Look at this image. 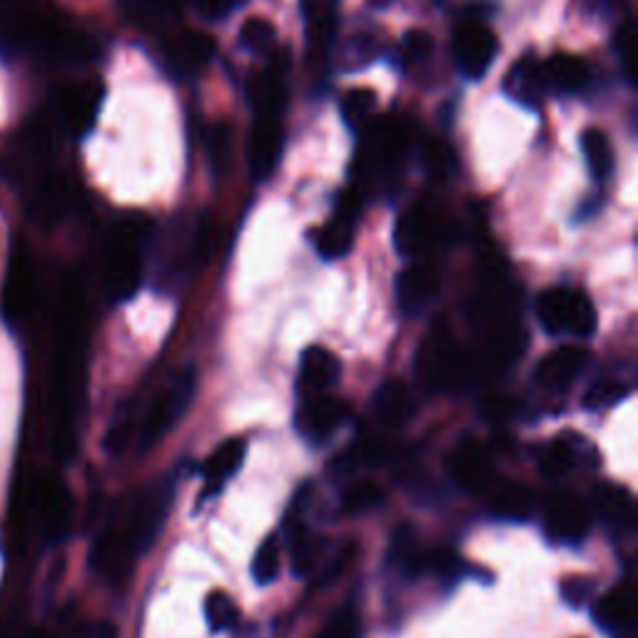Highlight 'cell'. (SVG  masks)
I'll list each match as a JSON object with an SVG mask.
<instances>
[{
    "mask_svg": "<svg viewBox=\"0 0 638 638\" xmlns=\"http://www.w3.org/2000/svg\"><path fill=\"white\" fill-rule=\"evenodd\" d=\"M28 524L45 544L63 541L73 524V496L65 482L55 474H40L33 479L26 499Z\"/></svg>",
    "mask_w": 638,
    "mask_h": 638,
    "instance_id": "1",
    "label": "cell"
},
{
    "mask_svg": "<svg viewBox=\"0 0 638 638\" xmlns=\"http://www.w3.org/2000/svg\"><path fill=\"white\" fill-rule=\"evenodd\" d=\"M38 307V270L36 260L26 245H16L10 252L3 292H0V310L8 327L23 330L33 320Z\"/></svg>",
    "mask_w": 638,
    "mask_h": 638,
    "instance_id": "2",
    "label": "cell"
},
{
    "mask_svg": "<svg viewBox=\"0 0 638 638\" xmlns=\"http://www.w3.org/2000/svg\"><path fill=\"white\" fill-rule=\"evenodd\" d=\"M539 322L549 334L571 332L576 337H591L599 317L584 292L554 287L539 297Z\"/></svg>",
    "mask_w": 638,
    "mask_h": 638,
    "instance_id": "3",
    "label": "cell"
},
{
    "mask_svg": "<svg viewBox=\"0 0 638 638\" xmlns=\"http://www.w3.org/2000/svg\"><path fill=\"white\" fill-rule=\"evenodd\" d=\"M195 387H198L195 372L182 369L178 377L170 382V387L158 394L145 414L143 427H140V449H150L155 442H160L172 427H175V422L188 412L192 397H195Z\"/></svg>",
    "mask_w": 638,
    "mask_h": 638,
    "instance_id": "4",
    "label": "cell"
},
{
    "mask_svg": "<svg viewBox=\"0 0 638 638\" xmlns=\"http://www.w3.org/2000/svg\"><path fill=\"white\" fill-rule=\"evenodd\" d=\"M140 250L135 232L120 227L113 237L108 240L103 255V280L105 290L113 300H130L140 287Z\"/></svg>",
    "mask_w": 638,
    "mask_h": 638,
    "instance_id": "5",
    "label": "cell"
},
{
    "mask_svg": "<svg viewBox=\"0 0 638 638\" xmlns=\"http://www.w3.org/2000/svg\"><path fill=\"white\" fill-rule=\"evenodd\" d=\"M454 63H457L459 73L467 80H479L492 68L496 53H499V43L496 36L477 18L464 20L454 33Z\"/></svg>",
    "mask_w": 638,
    "mask_h": 638,
    "instance_id": "6",
    "label": "cell"
},
{
    "mask_svg": "<svg viewBox=\"0 0 638 638\" xmlns=\"http://www.w3.org/2000/svg\"><path fill=\"white\" fill-rule=\"evenodd\" d=\"M462 374V359L454 347L449 334L439 324L434 327L417 354V377L427 389L449 387Z\"/></svg>",
    "mask_w": 638,
    "mask_h": 638,
    "instance_id": "7",
    "label": "cell"
},
{
    "mask_svg": "<svg viewBox=\"0 0 638 638\" xmlns=\"http://www.w3.org/2000/svg\"><path fill=\"white\" fill-rule=\"evenodd\" d=\"M362 212V192L347 188L340 192L337 210L332 220L317 232V252L324 260H340L347 255L354 245V230Z\"/></svg>",
    "mask_w": 638,
    "mask_h": 638,
    "instance_id": "8",
    "label": "cell"
},
{
    "mask_svg": "<svg viewBox=\"0 0 638 638\" xmlns=\"http://www.w3.org/2000/svg\"><path fill=\"white\" fill-rule=\"evenodd\" d=\"M544 509L546 534H549L551 541L574 546L586 539V534L591 529V512L586 509V504L576 499L574 494H551L549 499H546Z\"/></svg>",
    "mask_w": 638,
    "mask_h": 638,
    "instance_id": "9",
    "label": "cell"
},
{
    "mask_svg": "<svg viewBox=\"0 0 638 638\" xmlns=\"http://www.w3.org/2000/svg\"><path fill=\"white\" fill-rule=\"evenodd\" d=\"M442 235V225L437 215L424 205H412L404 210L397 227H394V247L402 257H417L424 250L432 247Z\"/></svg>",
    "mask_w": 638,
    "mask_h": 638,
    "instance_id": "10",
    "label": "cell"
},
{
    "mask_svg": "<svg viewBox=\"0 0 638 638\" xmlns=\"http://www.w3.org/2000/svg\"><path fill=\"white\" fill-rule=\"evenodd\" d=\"M347 414L350 409L342 399H334L330 394H312L297 409V429L310 442H324L342 427Z\"/></svg>",
    "mask_w": 638,
    "mask_h": 638,
    "instance_id": "11",
    "label": "cell"
},
{
    "mask_svg": "<svg viewBox=\"0 0 638 638\" xmlns=\"http://www.w3.org/2000/svg\"><path fill=\"white\" fill-rule=\"evenodd\" d=\"M282 148H285V133H282L277 118H260L257 123L252 125L247 138V160L252 178L267 180L277 168Z\"/></svg>",
    "mask_w": 638,
    "mask_h": 638,
    "instance_id": "12",
    "label": "cell"
},
{
    "mask_svg": "<svg viewBox=\"0 0 638 638\" xmlns=\"http://www.w3.org/2000/svg\"><path fill=\"white\" fill-rule=\"evenodd\" d=\"M212 58H215V43L207 36L185 30L170 40L168 45V63L178 75H198L205 70Z\"/></svg>",
    "mask_w": 638,
    "mask_h": 638,
    "instance_id": "13",
    "label": "cell"
},
{
    "mask_svg": "<svg viewBox=\"0 0 638 638\" xmlns=\"http://www.w3.org/2000/svg\"><path fill=\"white\" fill-rule=\"evenodd\" d=\"M504 93L514 103H519L529 110H539L549 88H546L541 63L534 58H524L516 63L504 78Z\"/></svg>",
    "mask_w": 638,
    "mask_h": 638,
    "instance_id": "14",
    "label": "cell"
},
{
    "mask_svg": "<svg viewBox=\"0 0 638 638\" xmlns=\"http://www.w3.org/2000/svg\"><path fill=\"white\" fill-rule=\"evenodd\" d=\"M439 292V277L429 265H412L397 277V300L407 315H419Z\"/></svg>",
    "mask_w": 638,
    "mask_h": 638,
    "instance_id": "15",
    "label": "cell"
},
{
    "mask_svg": "<svg viewBox=\"0 0 638 638\" xmlns=\"http://www.w3.org/2000/svg\"><path fill=\"white\" fill-rule=\"evenodd\" d=\"M544 80L549 93L561 95H576L584 93L591 83V68L586 65V60L569 55V53H556L546 63H541Z\"/></svg>",
    "mask_w": 638,
    "mask_h": 638,
    "instance_id": "16",
    "label": "cell"
},
{
    "mask_svg": "<svg viewBox=\"0 0 638 638\" xmlns=\"http://www.w3.org/2000/svg\"><path fill=\"white\" fill-rule=\"evenodd\" d=\"M340 359L327 347H312L305 350L300 359V389L305 392V397L312 394H324L330 387H334L340 379Z\"/></svg>",
    "mask_w": 638,
    "mask_h": 638,
    "instance_id": "17",
    "label": "cell"
},
{
    "mask_svg": "<svg viewBox=\"0 0 638 638\" xmlns=\"http://www.w3.org/2000/svg\"><path fill=\"white\" fill-rule=\"evenodd\" d=\"M100 108V93L93 85L65 88L58 98V115L73 133L83 135L93 128V120Z\"/></svg>",
    "mask_w": 638,
    "mask_h": 638,
    "instance_id": "18",
    "label": "cell"
},
{
    "mask_svg": "<svg viewBox=\"0 0 638 638\" xmlns=\"http://www.w3.org/2000/svg\"><path fill=\"white\" fill-rule=\"evenodd\" d=\"M594 621L609 634H626L636 624V599L629 586H616L594 604Z\"/></svg>",
    "mask_w": 638,
    "mask_h": 638,
    "instance_id": "19",
    "label": "cell"
},
{
    "mask_svg": "<svg viewBox=\"0 0 638 638\" xmlns=\"http://www.w3.org/2000/svg\"><path fill=\"white\" fill-rule=\"evenodd\" d=\"M250 105L257 118H277L287 103V80L280 70H262L247 83Z\"/></svg>",
    "mask_w": 638,
    "mask_h": 638,
    "instance_id": "20",
    "label": "cell"
},
{
    "mask_svg": "<svg viewBox=\"0 0 638 638\" xmlns=\"http://www.w3.org/2000/svg\"><path fill=\"white\" fill-rule=\"evenodd\" d=\"M586 364V352L579 347H559L546 354L536 367V379L546 389H566L579 377Z\"/></svg>",
    "mask_w": 638,
    "mask_h": 638,
    "instance_id": "21",
    "label": "cell"
},
{
    "mask_svg": "<svg viewBox=\"0 0 638 638\" xmlns=\"http://www.w3.org/2000/svg\"><path fill=\"white\" fill-rule=\"evenodd\" d=\"M70 207V190L60 178L40 180L30 195V215L43 225H53Z\"/></svg>",
    "mask_w": 638,
    "mask_h": 638,
    "instance_id": "22",
    "label": "cell"
},
{
    "mask_svg": "<svg viewBox=\"0 0 638 638\" xmlns=\"http://www.w3.org/2000/svg\"><path fill=\"white\" fill-rule=\"evenodd\" d=\"M372 407L382 424H387V427H397V424L407 422L414 414V399L402 382L389 379V382H384L377 392H374Z\"/></svg>",
    "mask_w": 638,
    "mask_h": 638,
    "instance_id": "23",
    "label": "cell"
},
{
    "mask_svg": "<svg viewBox=\"0 0 638 638\" xmlns=\"http://www.w3.org/2000/svg\"><path fill=\"white\" fill-rule=\"evenodd\" d=\"M449 469L454 479L469 492H482L492 477L486 454L482 452V447H474V444H462V447L452 454Z\"/></svg>",
    "mask_w": 638,
    "mask_h": 638,
    "instance_id": "24",
    "label": "cell"
},
{
    "mask_svg": "<svg viewBox=\"0 0 638 638\" xmlns=\"http://www.w3.org/2000/svg\"><path fill=\"white\" fill-rule=\"evenodd\" d=\"M242 459H245V442L227 439L225 444H220L215 454H212L205 464V489H207V494L222 492V486L235 477L237 469L242 467Z\"/></svg>",
    "mask_w": 638,
    "mask_h": 638,
    "instance_id": "25",
    "label": "cell"
},
{
    "mask_svg": "<svg viewBox=\"0 0 638 638\" xmlns=\"http://www.w3.org/2000/svg\"><path fill=\"white\" fill-rule=\"evenodd\" d=\"M392 559L397 561L399 571L407 576V579H419L422 574L429 571V554L419 549L417 536H414L409 526H402L397 536H394Z\"/></svg>",
    "mask_w": 638,
    "mask_h": 638,
    "instance_id": "26",
    "label": "cell"
},
{
    "mask_svg": "<svg viewBox=\"0 0 638 638\" xmlns=\"http://www.w3.org/2000/svg\"><path fill=\"white\" fill-rule=\"evenodd\" d=\"M581 153L596 182H606L614 172V148L601 130H586L581 135Z\"/></svg>",
    "mask_w": 638,
    "mask_h": 638,
    "instance_id": "27",
    "label": "cell"
},
{
    "mask_svg": "<svg viewBox=\"0 0 638 638\" xmlns=\"http://www.w3.org/2000/svg\"><path fill=\"white\" fill-rule=\"evenodd\" d=\"M596 506L606 521L611 526H619V529H634L636 521V509L631 494L621 489V486H604V489L596 494Z\"/></svg>",
    "mask_w": 638,
    "mask_h": 638,
    "instance_id": "28",
    "label": "cell"
},
{
    "mask_svg": "<svg viewBox=\"0 0 638 638\" xmlns=\"http://www.w3.org/2000/svg\"><path fill=\"white\" fill-rule=\"evenodd\" d=\"M494 509L504 519L526 521L534 514V494L521 484H506L494 496Z\"/></svg>",
    "mask_w": 638,
    "mask_h": 638,
    "instance_id": "29",
    "label": "cell"
},
{
    "mask_svg": "<svg viewBox=\"0 0 638 638\" xmlns=\"http://www.w3.org/2000/svg\"><path fill=\"white\" fill-rule=\"evenodd\" d=\"M374 108H377V95L367 88H354L347 95L342 98V118L352 130H364L369 125V118L374 115Z\"/></svg>",
    "mask_w": 638,
    "mask_h": 638,
    "instance_id": "30",
    "label": "cell"
},
{
    "mask_svg": "<svg viewBox=\"0 0 638 638\" xmlns=\"http://www.w3.org/2000/svg\"><path fill=\"white\" fill-rule=\"evenodd\" d=\"M205 619L212 631H232L240 621V609L225 591H212L205 599Z\"/></svg>",
    "mask_w": 638,
    "mask_h": 638,
    "instance_id": "31",
    "label": "cell"
},
{
    "mask_svg": "<svg viewBox=\"0 0 638 638\" xmlns=\"http://www.w3.org/2000/svg\"><path fill=\"white\" fill-rule=\"evenodd\" d=\"M277 43V30L265 18H247L240 28V45L250 53H267Z\"/></svg>",
    "mask_w": 638,
    "mask_h": 638,
    "instance_id": "32",
    "label": "cell"
},
{
    "mask_svg": "<svg viewBox=\"0 0 638 638\" xmlns=\"http://www.w3.org/2000/svg\"><path fill=\"white\" fill-rule=\"evenodd\" d=\"M252 576H255L260 586H267L280 576V539L275 534H270L267 539L260 544L255 561H252Z\"/></svg>",
    "mask_w": 638,
    "mask_h": 638,
    "instance_id": "33",
    "label": "cell"
},
{
    "mask_svg": "<svg viewBox=\"0 0 638 638\" xmlns=\"http://www.w3.org/2000/svg\"><path fill=\"white\" fill-rule=\"evenodd\" d=\"M207 155L212 162V170L217 175H225L232 160V130L227 123H217L207 135Z\"/></svg>",
    "mask_w": 638,
    "mask_h": 638,
    "instance_id": "34",
    "label": "cell"
},
{
    "mask_svg": "<svg viewBox=\"0 0 638 638\" xmlns=\"http://www.w3.org/2000/svg\"><path fill=\"white\" fill-rule=\"evenodd\" d=\"M626 397H629V387L621 382H616V379H606V382H599V384H594V387L586 392V397H584V407L586 409H609L614 407V404H619L624 402Z\"/></svg>",
    "mask_w": 638,
    "mask_h": 638,
    "instance_id": "35",
    "label": "cell"
},
{
    "mask_svg": "<svg viewBox=\"0 0 638 638\" xmlns=\"http://www.w3.org/2000/svg\"><path fill=\"white\" fill-rule=\"evenodd\" d=\"M432 50H434V40L427 30H409V33L402 38V48H399L402 63L407 68L422 65L424 60H429Z\"/></svg>",
    "mask_w": 638,
    "mask_h": 638,
    "instance_id": "36",
    "label": "cell"
},
{
    "mask_svg": "<svg viewBox=\"0 0 638 638\" xmlns=\"http://www.w3.org/2000/svg\"><path fill=\"white\" fill-rule=\"evenodd\" d=\"M424 162H427V170L434 178H449L454 170H457V158H454V150L442 143V140H432V143L424 148Z\"/></svg>",
    "mask_w": 638,
    "mask_h": 638,
    "instance_id": "37",
    "label": "cell"
},
{
    "mask_svg": "<svg viewBox=\"0 0 638 638\" xmlns=\"http://www.w3.org/2000/svg\"><path fill=\"white\" fill-rule=\"evenodd\" d=\"M616 55L621 60L624 75L631 80L636 78V26L634 20H626L619 33H616Z\"/></svg>",
    "mask_w": 638,
    "mask_h": 638,
    "instance_id": "38",
    "label": "cell"
},
{
    "mask_svg": "<svg viewBox=\"0 0 638 638\" xmlns=\"http://www.w3.org/2000/svg\"><path fill=\"white\" fill-rule=\"evenodd\" d=\"M571 464H574V454L564 442L549 444V449L541 454V467H544V474H549V477H561V474L571 469Z\"/></svg>",
    "mask_w": 638,
    "mask_h": 638,
    "instance_id": "39",
    "label": "cell"
},
{
    "mask_svg": "<svg viewBox=\"0 0 638 638\" xmlns=\"http://www.w3.org/2000/svg\"><path fill=\"white\" fill-rule=\"evenodd\" d=\"M379 502H382V489L372 482H362L357 486H352L347 496H344V506H347L350 512H367Z\"/></svg>",
    "mask_w": 638,
    "mask_h": 638,
    "instance_id": "40",
    "label": "cell"
},
{
    "mask_svg": "<svg viewBox=\"0 0 638 638\" xmlns=\"http://www.w3.org/2000/svg\"><path fill=\"white\" fill-rule=\"evenodd\" d=\"M317 638H359V621L352 611H342L324 626Z\"/></svg>",
    "mask_w": 638,
    "mask_h": 638,
    "instance_id": "41",
    "label": "cell"
},
{
    "mask_svg": "<svg viewBox=\"0 0 638 638\" xmlns=\"http://www.w3.org/2000/svg\"><path fill=\"white\" fill-rule=\"evenodd\" d=\"M516 412H519V404L509 397H489L484 402V417L494 424L509 422L516 417Z\"/></svg>",
    "mask_w": 638,
    "mask_h": 638,
    "instance_id": "42",
    "label": "cell"
},
{
    "mask_svg": "<svg viewBox=\"0 0 638 638\" xmlns=\"http://www.w3.org/2000/svg\"><path fill=\"white\" fill-rule=\"evenodd\" d=\"M240 0H198V10L205 18L215 20V18H225L230 10H235Z\"/></svg>",
    "mask_w": 638,
    "mask_h": 638,
    "instance_id": "43",
    "label": "cell"
},
{
    "mask_svg": "<svg viewBox=\"0 0 638 638\" xmlns=\"http://www.w3.org/2000/svg\"><path fill=\"white\" fill-rule=\"evenodd\" d=\"M80 638H120L118 636V629H115V624H110V621H93V624H88L85 626V631Z\"/></svg>",
    "mask_w": 638,
    "mask_h": 638,
    "instance_id": "44",
    "label": "cell"
},
{
    "mask_svg": "<svg viewBox=\"0 0 638 638\" xmlns=\"http://www.w3.org/2000/svg\"><path fill=\"white\" fill-rule=\"evenodd\" d=\"M564 596H566V601L574 604V606H579L586 601V596H589V584L586 581H571V584H566L564 586Z\"/></svg>",
    "mask_w": 638,
    "mask_h": 638,
    "instance_id": "45",
    "label": "cell"
},
{
    "mask_svg": "<svg viewBox=\"0 0 638 638\" xmlns=\"http://www.w3.org/2000/svg\"><path fill=\"white\" fill-rule=\"evenodd\" d=\"M13 638H53V636H48V634H43V631H28V634H18V636H13Z\"/></svg>",
    "mask_w": 638,
    "mask_h": 638,
    "instance_id": "46",
    "label": "cell"
}]
</instances>
